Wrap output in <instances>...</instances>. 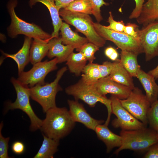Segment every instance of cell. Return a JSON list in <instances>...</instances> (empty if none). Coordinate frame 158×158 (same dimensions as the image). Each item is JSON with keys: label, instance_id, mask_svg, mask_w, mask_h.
I'll return each mask as SVG.
<instances>
[{"label": "cell", "instance_id": "obj_18", "mask_svg": "<svg viewBox=\"0 0 158 158\" xmlns=\"http://www.w3.org/2000/svg\"><path fill=\"white\" fill-rule=\"evenodd\" d=\"M38 2L44 5L50 13L54 28L53 31L51 34V38L58 37L59 32L63 22L59 14L60 9L56 6L55 0H29V6L32 8Z\"/></svg>", "mask_w": 158, "mask_h": 158}, {"label": "cell", "instance_id": "obj_33", "mask_svg": "<svg viewBox=\"0 0 158 158\" xmlns=\"http://www.w3.org/2000/svg\"><path fill=\"white\" fill-rule=\"evenodd\" d=\"M107 21L109 25L108 26H105L106 28L117 32H123L125 25L124 23L122 20L117 21L114 20L111 11L109 12V16Z\"/></svg>", "mask_w": 158, "mask_h": 158}, {"label": "cell", "instance_id": "obj_20", "mask_svg": "<svg viewBox=\"0 0 158 158\" xmlns=\"http://www.w3.org/2000/svg\"><path fill=\"white\" fill-rule=\"evenodd\" d=\"M141 83L146 92V96L151 104L158 100V85L152 75L142 69L136 77Z\"/></svg>", "mask_w": 158, "mask_h": 158}, {"label": "cell", "instance_id": "obj_22", "mask_svg": "<svg viewBox=\"0 0 158 158\" xmlns=\"http://www.w3.org/2000/svg\"><path fill=\"white\" fill-rule=\"evenodd\" d=\"M50 40L33 39L30 51V62L32 64L34 65L41 62L47 56L49 49V41Z\"/></svg>", "mask_w": 158, "mask_h": 158}, {"label": "cell", "instance_id": "obj_34", "mask_svg": "<svg viewBox=\"0 0 158 158\" xmlns=\"http://www.w3.org/2000/svg\"><path fill=\"white\" fill-rule=\"evenodd\" d=\"M115 62L106 61L102 64H98L101 75V78L109 76L111 72L115 66Z\"/></svg>", "mask_w": 158, "mask_h": 158}, {"label": "cell", "instance_id": "obj_35", "mask_svg": "<svg viewBox=\"0 0 158 158\" xmlns=\"http://www.w3.org/2000/svg\"><path fill=\"white\" fill-rule=\"evenodd\" d=\"M138 26L137 24L129 23L125 25L123 32L130 36L139 39L138 33Z\"/></svg>", "mask_w": 158, "mask_h": 158}, {"label": "cell", "instance_id": "obj_36", "mask_svg": "<svg viewBox=\"0 0 158 158\" xmlns=\"http://www.w3.org/2000/svg\"><path fill=\"white\" fill-rule=\"evenodd\" d=\"M135 2V7L129 16L130 19H137L139 16L145 0H134Z\"/></svg>", "mask_w": 158, "mask_h": 158}, {"label": "cell", "instance_id": "obj_21", "mask_svg": "<svg viewBox=\"0 0 158 158\" xmlns=\"http://www.w3.org/2000/svg\"><path fill=\"white\" fill-rule=\"evenodd\" d=\"M138 23L143 26L158 20V0H147L143 5L141 13L136 19Z\"/></svg>", "mask_w": 158, "mask_h": 158}, {"label": "cell", "instance_id": "obj_27", "mask_svg": "<svg viewBox=\"0 0 158 158\" xmlns=\"http://www.w3.org/2000/svg\"><path fill=\"white\" fill-rule=\"evenodd\" d=\"M81 79L89 85H94L101 78L98 64L89 63L84 67Z\"/></svg>", "mask_w": 158, "mask_h": 158}, {"label": "cell", "instance_id": "obj_30", "mask_svg": "<svg viewBox=\"0 0 158 158\" xmlns=\"http://www.w3.org/2000/svg\"><path fill=\"white\" fill-rule=\"evenodd\" d=\"M99 47L90 42L83 45L76 51L82 53L89 63H92L95 59V53L99 50Z\"/></svg>", "mask_w": 158, "mask_h": 158}, {"label": "cell", "instance_id": "obj_12", "mask_svg": "<svg viewBox=\"0 0 158 158\" xmlns=\"http://www.w3.org/2000/svg\"><path fill=\"white\" fill-rule=\"evenodd\" d=\"M139 39L145 54L146 61L158 56V20L151 22L138 29Z\"/></svg>", "mask_w": 158, "mask_h": 158}, {"label": "cell", "instance_id": "obj_3", "mask_svg": "<svg viewBox=\"0 0 158 158\" xmlns=\"http://www.w3.org/2000/svg\"><path fill=\"white\" fill-rule=\"evenodd\" d=\"M120 135L122 138V143L115 151L114 154L116 155L126 149L139 151L147 150L157 142V133L146 127L134 130H121Z\"/></svg>", "mask_w": 158, "mask_h": 158}, {"label": "cell", "instance_id": "obj_9", "mask_svg": "<svg viewBox=\"0 0 158 158\" xmlns=\"http://www.w3.org/2000/svg\"><path fill=\"white\" fill-rule=\"evenodd\" d=\"M120 101L125 109L147 126V115L151 103L140 89L135 87L126 99Z\"/></svg>", "mask_w": 158, "mask_h": 158}, {"label": "cell", "instance_id": "obj_40", "mask_svg": "<svg viewBox=\"0 0 158 158\" xmlns=\"http://www.w3.org/2000/svg\"><path fill=\"white\" fill-rule=\"evenodd\" d=\"M75 0H55L56 6L60 9L64 8L71 2Z\"/></svg>", "mask_w": 158, "mask_h": 158}, {"label": "cell", "instance_id": "obj_16", "mask_svg": "<svg viewBox=\"0 0 158 158\" xmlns=\"http://www.w3.org/2000/svg\"><path fill=\"white\" fill-rule=\"evenodd\" d=\"M98 138L105 145L107 153H109L114 148L119 147L122 145V138L112 132L105 123L97 125L94 130Z\"/></svg>", "mask_w": 158, "mask_h": 158}, {"label": "cell", "instance_id": "obj_25", "mask_svg": "<svg viewBox=\"0 0 158 158\" xmlns=\"http://www.w3.org/2000/svg\"><path fill=\"white\" fill-rule=\"evenodd\" d=\"M43 140L39 151L34 158H53L58 151L59 140L49 138L43 134Z\"/></svg>", "mask_w": 158, "mask_h": 158}, {"label": "cell", "instance_id": "obj_4", "mask_svg": "<svg viewBox=\"0 0 158 158\" xmlns=\"http://www.w3.org/2000/svg\"><path fill=\"white\" fill-rule=\"evenodd\" d=\"M59 14L68 24L74 26L84 34L89 42L99 48L105 44L106 40L101 37L95 30L94 22L89 15L71 11L63 8L60 9Z\"/></svg>", "mask_w": 158, "mask_h": 158}, {"label": "cell", "instance_id": "obj_6", "mask_svg": "<svg viewBox=\"0 0 158 158\" xmlns=\"http://www.w3.org/2000/svg\"><path fill=\"white\" fill-rule=\"evenodd\" d=\"M67 70L66 67H64L59 70L57 72L56 78L50 83L43 85L37 84L30 87L31 98L41 106L44 112L46 113L49 109L56 107V94L62 90L59 83Z\"/></svg>", "mask_w": 158, "mask_h": 158}, {"label": "cell", "instance_id": "obj_13", "mask_svg": "<svg viewBox=\"0 0 158 158\" xmlns=\"http://www.w3.org/2000/svg\"><path fill=\"white\" fill-rule=\"evenodd\" d=\"M94 85L101 95L106 96L110 94L120 99H126L132 90L114 81L109 76L100 78Z\"/></svg>", "mask_w": 158, "mask_h": 158}, {"label": "cell", "instance_id": "obj_7", "mask_svg": "<svg viewBox=\"0 0 158 158\" xmlns=\"http://www.w3.org/2000/svg\"><path fill=\"white\" fill-rule=\"evenodd\" d=\"M11 80L16 91L17 98L14 102L8 103L7 110L18 109L21 110L28 115L30 119L31 130L35 131L40 129L43 120L37 116L31 106L30 102V88L23 85L14 77H12Z\"/></svg>", "mask_w": 158, "mask_h": 158}, {"label": "cell", "instance_id": "obj_2", "mask_svg": "<svg viewBox=\"0 0 158 158\" xmlns=\"http://www.w3.org/2000/svg\"><path fill=\"white\" fill-rule=\"evenodd\" d=\"M18 4L17 0H9L7 8L11 22L7 30L9 37L14 38L20 35H23L32 38L50 39L51 35L45 32L40 26L34 23L27 22L17 15L15 9Z\"/></svg>", "mask_w": 158, "mask_h": 158}, {"label": "cell", "instance_id": "obj_37", "mask_svg": "<svg viewBox=\"0 0 158 158\" xmlns=\"http://www.w3.org/2000/svg\"><path fill=\"white\" fill-rule=\"evenodd\" d=\"M145 158H158V143L151 146L144 156Z\"/></svg>", "mask_w": 158, "mask_h": 158}, {"label": "cell", "instance_id": "obj_29", "mask_svg": "<svg viewBox=\"0 0 158 158\" xmlns=\"http://www.w3.org/2000/svg\"><path fill=\"white\" fill-rule=\"evenodd\" d=\"M148 123L158 133V100L151 104L147 115Z\"/></svg>", "mask_w": 158, "mask_h": 158}, {"label": "cell", "instance_id": "obj_14", "mask_svg": "<svg viewBox=\"0 0 158 158\" xmlns=\"http://www.w3.org/2000/svg\"><path fill=\"white\" fill-rule=\"evenodd\" d=\"M68 103L69 113L75 122L80 123L88 128L94 131L97 125L104 122L103 120L92 118L87 112L83 105L77 100H68Z\"/></svg>", "mask_w": 158, "mask_h": 158}, {"label": "cell", "instance_id": "obj_28", "mask_svg": "<svg viewBox=\"0 0 158 158\" xmlns=\"http://www.w3.org/2000/svg\"><path fill=\"white\" fill-rule=\"evenodd\" d=\"M73 12L92 14V6L90 0H75L63 8Z\"/></svg>", "mask_w": 158, "mask_h": 158}, {"label": "cell", "instance_id": "obj_41", "mask_svg": "<svg viewBox=\"0 0 158 158\" xmlns=\"http://www.w3.org/2000/svg\"><path fill=\"white\" fill-rule=\"evenodd\" d=\"M148 73L153 76L155 79H158V65L155 68L150 71Z\"/></svg>", "mask_w": 158, "mask_h": 158}, {"label": "cell", "instance_id": "obj_5", "mask_svg": "<svg viewBox=\"0 0 158 158\" xmlns=\"http://www.w3.org/2000/svg\"><path fill=\"white\" fill-rule=\"evenodd\" d=\"M65 92L73 96L76 100H81L91 107H95L98 102L105 105L107 109L108 116L104 123L108 125L112 113L111 101L106 96L100 95L94 85L86 84L81 79L76 83L67 87Z\"/></svg>", "mask_w": 158, "mask_h": 158}, {"label": "cell", "instance_id": "obj_32", "mask_svg": "<svg viewBox=\"0 0 158 158\" xmlns=\"http://www.w3.org/2000/svg\"><path fill=\"white\" fill-rule=\"evenodd\" d=\"M3 123L2 121L0 124V158H10L8 156V150L9 137L4 138L2 135L1 130L3 126Z\"/></svg>", "mask_w": 158, "mask_h": 158}, {"label": "cell", "instance_id": "obj_17", "mask_svg": "<svg viewBox=\"0 0 158 158\" xmlns=\"http://www.w3.org/2000/svg\"><path fill=\"white\" fill-rule=\"evenodd\" d=\"M32 39L25 36L22 47L15 54H9L1 51L6 58H11L16 62L18 67V75L23 71L25 67L30 62V51Z\"/></svg>", "mask_w": 158, "mask_h": 158}, {"label": "cell", "instance_id": "obj_23", "mask_svg": "<svg viewBox=\"0 0 158 158\" xmlns=\"http://www.w3.org/2000/svg\"><path fill=\"white\" fill-rule=\"evenodd\" d=\"M115 62V66L109 77L114 81L133 90L135 87L132 77L122 66L119 59H117Z\"/></svg>", "mask_w": 158, "mask_h": 158}, {"label": "cell", "instance_id": "obj_1", "mask_svg": "<svg viewBox=\"0 0 158 158\" xmlns=\"http://www.w3.org/2000/svg\"><path fill=\"white\" fill-rule=\"evenodd\" d=\"M46 113L40 129L49 138L59 140L69 134L75 126V122L65 107H56Z\"/></svg>", "mask_w": 158, "mask_h": 158}, {"label": "cell", "instance_id": "obj_15", "mask_svg": "<svg viewBox=\"0 0 158 158\" xmlns=\"http://www.w3.org/2000/svg\"><path fill=\"white\" fill-rule=\"evenodd\" d=\"M49 48L47 55L49 59H57L58 63L66 61L75 49L69 45L62 43L61 37L51 38L49 41Z\"/></svg>", "mask_w": 158, "mask_h": 158}, {"label": "cell", "instance_id": "obj_24", "mask_svg": "<svg viewBox=\"0 0 158 158\" xmlns=\"http://www.w3.org/2000/svg\"><path fill=\"white\" fill-rule=\"evenodd\" d=\"M137 54L132 51L121 50L120 61L127 72L132 77H136L141 69L137 61Z\"/></svg>", "mask_w": 158, "mask_h": 158}, {"label": "cell", "instance_id": "obj_31", "mask_svg": "<svg viewBox=\"0 0 158 158\" xmlns=\"http://www.w3.org/2000/svg\"><path fill=\"white\" fill-rule=\"evenodd\" d=\"M90 0L92 6V14L94 16L97 22L99 23L103 19L101 13V7L104 5L108 6L109 4L105 2L104 0Z\"/></svg>", "mask_w": 158, "mask_h": 158}, {"label": "cell", "instance_id": "obj_42", "mask_svg": "<svg viewBox=\"0 0 158 158\" xmlns=\"http://www.w3.org/2000/svg\"><path fill=\"white\" fill-rule=\"evenodd\" d=\"M0 36L3 37V38L0 37L1 40L3 42H5L6 38L5 36V35L4 34H3L1 33Z\"/></svg>", "mask_w": 158, "mask_h": 158}, {"label": "cell", "instance_id": "obj_43", "mask_svg": "<svg viewBox=\"0 0 158 158\" xmlns=\"http://www.w3.org/2000/svg\"><path fill=\"white\" fill-rule=\"evenodd\" d=\"M157 143H158V133H157Z\"/></svg>", "mask_w": 158, "mask_h": 158}, {"label": "cell", "instance_id": "obj_26", "mask_svg": "<svg viewBox=\"0 0 158 158\" xmlns=\"http://www.w3.org/2000/svg\"><path fill=\"white\" fill-rule=\"evenodd\" d=\"M87 60L81 52H72L68 59L66 63L70 71L76 76L80 75L86 65Z\"/></svg>", "mask_w": 158, "mask_h": 158}, {"label": "cell", "instance_id": "obj_10", "mask_svg": "<svg viewBox=\"0 0 158 158\" xmlns=\"http://www.w3.org/2000/svg\"><path fill=\"white\" fill-rule=\"evenodd\" d=\"M57 59L55 58L48 61L40 62L34 65L31 69L23 71L19 75L18 80L24 86L32 87L37 84L43 85L46 75L50 72L57 69Z\"/></svg>", "mask_w": 158, "mask_h": 158}, {"label": "cell", "instance_id": "obj_39", "mask_svg": "<svg viewBox=\"0 0 158 158\" xmlns=\"http://www.w3.org/2000/svg\"><path fill=\"white\" fill-rule=\"evenodd\" d=\"M11 148L13 152L15 154H20L24 152L25 147L24 144L22 142L17 141L13 144Z\"/></svg>", "mask_w": 158, "mask_h": 158}, {"label": "cell", "instance_id": "obj_19", "mask_svg": "<svg viewBox=\"0 0 158 158\" xmlns=\"http://www.w3.org/2000/svg\"><path fill=\"white\" fill-rule=\"evenodd\" d=\"M60 30L62 43L72 46L77 50L89 41L86 37H81L73 31L69 24L63 22Z\"/></svg>", "mask_w": 158, "mask_h": 158}, {"label": "cell", "instance_id": "obj_8", "mask_svg": "<svg viewBox=\"0 0 158 158\" xmlns=\"http://www.w3.org/2000/svg\"><path fill=\"white\" fill-rule=\"evenodd\" d=\"M95 28L99 35L105 40L113 42L121 50L133 52L138 55L144 53L139 39L130 36L124 32L108 29L98 23H94Z\"/></svg>", "mask_w": 158, "mask_h": 158}, {"label": "cell", "instance_id": "obj_11", "mask_svg": "<svg viewBox=\"0 0 158 158\" xmlns=\"http://www.w3.org/2000/svg\"><path fill=\"white\" fill-rule=\"evenodd\" d=\"M109 99L111 102L112 113L116 117L111 122L114 127L120 128L123 130H130L146 127L122 106L120 99L112 95Z\"/></svg>", "mask_w": 158, "mask_h": 158}, {"label": "cell", "instance_id": "obj_38", "mask_svg": "<svg viewBox=\"0 0 158 158\" xmlns=\"http://www.w3.org/2000/svg\"><path fill=\"white\" fill-rule=\"evenodd\" d=\"M105 55L112 61H116L118 59L119 54L116 50L113 47L109 46L105 50Z\"/></svg>", "mask_w": 158, "mask_h": 158}]
</instances>
